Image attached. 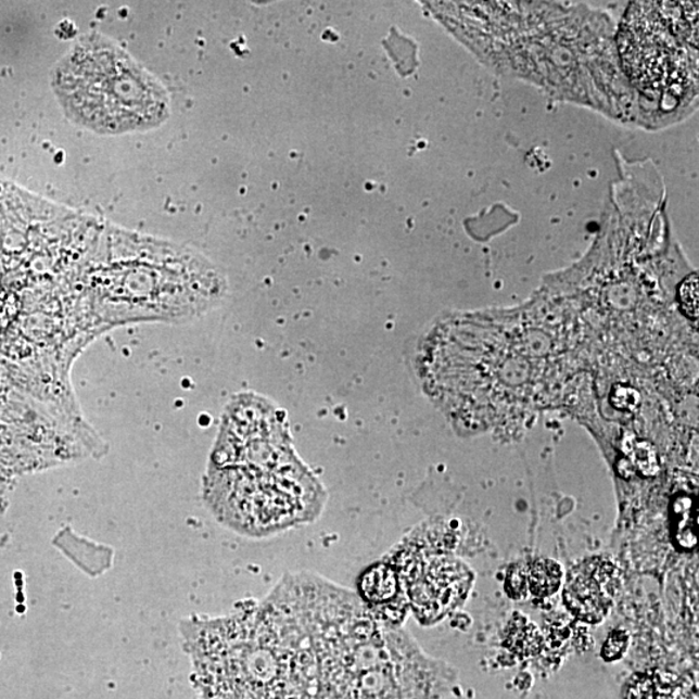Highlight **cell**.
Instances as JSON below:
<instances>
[{
  "label": "cell",
  "mask_w": 699,
  "mask_h": 699,
  "mask_svg": "<svg viewBox=\"0 0 699 699\" xmlns=\"http://www.w3.org/2000/svg\"><path fill=\"white\" fill-rule=\"evenodd\" d=\"M204 497L221 523L264 536L316 519L326 493L295 456L277 409L240 394L221 419Z\"/></svg>",
  "instance_id": "cell-1"
},
{
  "label": "cell",
  "mask_w": 699,
  "mask_h": 699,
  "mask_svg": "<svg viewBox=\"0 0 699 699\" xmlns=\"http://www.w3.org/2000/svg\"><path fill=\"white\" fill-rule=\"evenodd\" d=\"M86 288L105 332L132 322L190 321L226 293L225 279L200 255L119 231L100 233Z\"/></svg>",
  "instance_id": "cell-2"
},
{
  "label": "cell",
  "mask_w": 699,
  "mask_h": 699,
  "mask_svg": "<svg viewBox=\"0 0 699 699\" xmlns=\"http://www.w3.org/2000/svg\"><path fill=\"white\" fill-rule=\"evenodd\" d=\"M53 90L73 124L102 136L156 129L169 117L160 80L103 36L72 47L53 73Z\"/></svg>",
  "instance_id": "cell-3"
},
{
  "label": "cell",
  "mask_w": 699,
  "mask_h": 699,
  "mask_svg": "<svg viewBox=\"0 0 699 699\" xmlns=\"http://www.w3.org/2000/svg\"><path fill=\"white\" fill-rule=\"evenodd\" d=\"M618 42L624 71L645 96L678 99L697 89V2L631 4Z\"/></svg>",
  "instance_id": "cell-4"
},
{
  "label": "cell",
  "mask_w": 699,
  "mask_h": 699,
  "mask_svg": "<svg viewBox=\"0 0 699 699\" xmlns=\"http://www.w3.org/2000/svg\"><path fill=\"white\" fill-rule=\"evenodd\" d=\"M621 583V571L615 563L594 557L570 571L563 600L577 620L600 623L613 607Z\"/></svg>",
  "instance_id": "cell-5"
},
{
  "label": "cell",
  "mask_w": 699,
  "mask_h": 699,
  "mask_svg": "<svg viewBox=\"0 0 699 699\" xmlns=\"http://www.w3.org/2000/svg\"><path fill=\"white\" fill-rule=\"evenodd\" d=\"M399 580L392 564L376 563L359 580V593L363 600L380 607L394 600L399 593Z\"/></svg>",
  "instance_id": "cell-6"
},
{
  "label": "cell",
  "mask_w": 699,
  "mask_h": 699,
  "mask_svg": "<svg viewBox=\"0 0 699 699\" xmlns=\"http://www.w3.org/2000/svg\"><path fill=\"white\" fill-rule=\"evenodd\" d=\"M672 536L678 548L694 550L697 547L696 506L691 497H676L671 507Z\"/></svg>",
  "instance_id": "cell-7"
},
{
  "label": "cell",
  "mask_w": 699,
  "mask_h": 699,
  "mask_svg": "<svg viewBox=\"0 0 699 699\" xmlns=\"http://www.w3.org/2000/svg\"><path fill=\"white\" fill-rule=\"evenodd\" d=\"M528 589L536 597H548L561 586L562 570L559 563L542 559L529 564L526 571Z\"/></svg>",
  "instance_id": "cell-8"
},
{
  "label": "cell",
  "mask_w": 699,
  "mask_h": 699,
  "mask_svg": "<svg viewBox=\"0 0 699 699\" xmlns=\"http://www.w3.org/2000/svg\"><path fill=\"white\" fill-rule=\"evenodd\" d=\"M514 626L510 628L508 643L513 647L517 653L533 656L539 653L542 648V636L539 632L526 622V620H517Z\"/></svg>",
  "instance_id": "cell-9"
},
{
  "label": "cell",
  "mask_w": 699,
  "mask_h": 699,
  "mask_svg": "<svg viewBox=\"0 0 699 699\" xmlns=\"http://www.w3.org/2000/svg\"><path fill=\"white\" fill-rule=\"evenodd\" d=\"M681 304L685 314L696 319L698 316V278L691 275L681 288Z\"/></svg>",
  "instance_id": "cell-10"
},
{
  "label": "cell",
  "mask_w": 699,
  "mask_h": 699,
  "mask_svg": "<svg viewBox=\"0 0 699 699\" xmlns=\"http://www.w3.org/2000/svg\"><path fill=\"white\" fill-rule=\"evenodd\" d=\"M627 647V636L624 632L617 631L613 635L609 637L607 644H605L603 656L608 660H615V658L623 654L624 649Z\"/></svg>",
  "instance_id": "cell-11"
},
{
  "label": "cell",
  "mask_w": 699,
  "mask_h": 699,
  "mask_svg": "<svg viewBox=\"0 0 699 699\" xmlns=\"http://www.w3.org/2000/svg\"><path fill=\"white\" fill-rule=\"evenodd\" d=\"M507 590L510 596L513 597H523L528 593V583L526 574L522 569H512L510 570L508 581H507Z\"/></svg>",
  "instance_id": "cell-12"
},
{
  "label": "cell",
  "mask_w": 699,
  "mask_h": 699,
  "mask_svg": "<svg viewBox=\"0 0 699 699\" xmlns=\"http://www.w3.org/2000/svg\"><path fill=\"white\" fill-rule=\"evenodd\" d=\"M636 466L640 468L641 472L653 474L654 468H657V461L651 449H647L644 446L638 447L636 452Z\"/></svg>",
  "instance_id": "cell-13"
}]
</instances>
